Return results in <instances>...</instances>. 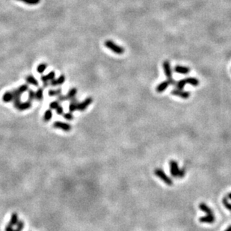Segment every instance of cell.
I'll list each match as a JSON object with an SVG mask.
<instances>
[{
    "mask_svg": "<svg viewBox=\"0 0 231 231\" xmlns=\"http://www.w3.org/2000/svg\"><path fill=\"white\" fill-rule=\"evenodd\" d=\"M187 84H189V85H193V86H197V85H199V80L194 77L186 78L184 80H180L179 82H177L176 86H177V88L182 89L185 85H187Z\"/></svg>",
    "mask_w": 231,
    "mask_h": 231,
    "instance_id": "1",
    "label": "cell"
},
{
    "mask_svg": "<svg viewBox=\"0 0 231 231\" xmlns=\"http://www.w3.org/2000/svg\"><path fill=\"white\" fill-rule=\"evenodd\" d=\"M154 173L156 177H159L161 180H162L163 182L168 186H172L173 185V180H171V178H170L166 173H165V171L162 169L161 168H156L154 170Z\"/></svg>",
    "mask_w": 231,
    "mask_h": 231,
    "instance_id": "2",
    "label": "cell"
},
{
    "mask_svg": "<svg viewBox=\"0 0 231 231\" xmlns=\"http://www.w3.org/2000/svg\"><path fill=\"white\" fill-rule=\"evenodd\" d=\"M105 46L108 48V49L112 50V52H114V53H116V54L122 55L123 53H124V49H123V47H121V46L117 45V44H116L115 43H114V42L112 41V40H106V41L105 42Z\"/></svg>",
    "mask_w": 231,
    "mask_h": 231,
    "instance_id": "3",
    "label": "cell"
},
{
    "mask_svg": "<svg viewBox=\"0 0 231 231\" xmlns=\"http://www.w3.org/2000/svg\"><path fill=\"white\" fill-rule=\"evenodd\" d=\"M176 84H177V82L173 79L168 80L167 81H164L162 82H161L160 84H159L157 85V87H156V90L157 93H162L163 91H165V90L168 88V87L170 85H176Z\"/></svg>",
    "mask_w": 231,
    "mask_h": 231,
    "instance_id": "4",
    "label": "cell"
},
{
    "mask_svg": "<svg viewBox=\"0 0 231 231\" xmlns=\"http://www.w3.org/2000/svg\"><path fill=\"white\" fill-rule=\"evenodd\" d=\"M170 165V172H171V175L173 177H179V173H180V168L178 166V163L175 160H171L169 162Z\"/></svg>",
    "mask_w": 231,
    "mask_h": 231,
    "instance_id": "5",
    "label": "cell"
},
{
    "mask_svg": "<svg viewBox=\"0 0 231 231\" xmlns=\"http://www.w3.org/2000/svg\"><path fill=\"white\" fill-rule=\"evenodd\" d=\"M53 127L56 129H61L64 132H70L72 130V126L67 123H64L61 121H56L53 123Z\"/></svg>",
    "mask_w": 231,
    "mask_h": 231,
    "instance_id": "6",
    "label": "cell"
},
{
    "mask_svg": "<svg viewBox=\"0 0 231 231\" xmlns=\"http://www.w3.org/2000/svg\"><path fill=\"white\" fill-rule=\"evenodd\" d=\"M171 94L173 96H177L182 99H188L190 97V93L188 91H184L182 89H174L171 91Z\"/></svg>",
    "mask_w": 231,
    "mask_h": 231,
    "instance_id": "7",
    "label": "cell"
},
{
    "mask_svg": "<svg viewBox=\"0 0 231 231\" xmlns=\"http://www.w3.org/2000/svg\"><path fill=\"white\" fill-rule=\"evenodd\" d=\"M92 101H93L92 98L88 97L87 98V99H85L83 102L79 103L77 104V110L82 111H82H85V109L88 108V106H89L92 103Z\"/></svg>",
    "mask_w": 231,
    "mask_h": 231,
    "instance_id": "8",
    "label": "cell"
},
{
    "mask_svg": "<svg viewBox=\"0 0 231 231\" xmlns=\"http://www.w3.org/2000/svg\"><path fill=\"white\" fill-rule=\"evenodd\" d=\"M163 70H164V73L165 74L166 77L168 78V80H171L172 79V71L171 68V64L170 62L168 61H165L163 62Z\"/></svg>",
    "mask_w": 231,
    "mask_h": 231,
    "instance_id": "9",
    "label": "cell"
},
{
    "mask_svg": "<svg viewBox=\"0 0 231 231\" xmlns=\"http://www.w3.org/2000/svg\"><path fill=\"white\" fill-rule=\"evenodd\" d=\"M199 209H200L201 211L204 212L206 213V215H210V216H214V214H213L212 210H211V208H210L209 206L206 205L205 203H200L199 204Z\"/></svg>",
    "mask_w": 231,
    "mask_h": 231,
    "instance_id": "10",
    "label": "cell"
},
{
    "mask_svg": "<svg viewBox=\"0 0 231 231\" xmlns=\"http://www.w3.org/2000/svg\"><path fill=\"white\" fill-rule=\"evenodd\" d=\"M215 221V217L210 216V215H205V216L200 217L199 219V221L200 223H207V224H212Z\"/></svg>",
    "mask_w": 231,
    "mask_h": 231,
    "instance_id": "11",
    "label": "cell"
},
{
    "mask_svg": "<svg viewBox=\"0 0 231 231\" xmlns=\"http://www.w3.org/2000/svg\"><path fill=\"white\" fill-rule=\"evenodd\" d=\"M174 71L177 73L180 74H187L189 73L190 69L187 67H184V66H180V65H177L174 67Z\"/></svg>",
    "mask_w": 231,
    "mask_h": 231,
    "instance_id": "12",
    "label": "cell"
},
{
    "mask_svg": "<svg viewBox=\"0 0 231 231\" xmlns=\"http://www.w3.org/2000/svg\"><path fill=\"white\" fill-rule=\"evenodd\" d=\"M65 81V76L64 75H62L60 76L57 79V80H53L51 81L50 85H53V86H56V85H61Z\"/></svg>",
    "mask_w": 231,
    "mask_h": 231,
    "instance_id": "13",
    "label": "cell"
},
{
    "mask_svg": "<svg viewBox=\"0 0 231 231\" xmlns=\"http://www.w3.org/2000/svg\"><path fill=\"white\" fill-rule=\"evenodd\" d=\"M2 100L5 103H10V102L14 100V95H13L11 91H7L3 94L2 97Z\"/></svg>",
    "mask_w": 231,
    "mask_h": 231,
    "instance_id": "14",
    "label": "cell"
},
{
    "mask_svg": "<svg viewBox=\"0 0 231 231\" xmlns=\"http://www.w3.org/2000/svg\"><path fill=\"white\" fill-rule=\"evenodd\" d=\"M32 107V102L29 101L28 100L27 102H25V103H21L20 104L18 107H17V109L20 111H24L26 110V109H29Z\"/></svg>",
    "mask_w": 231,
    "mask_h": 231,
    "instance_id": "15",
    "label": "cell"
},
{
    "mask_svg": "<svg viewBox=\"0 0 231 231\" xmlns=\"http://www.w3.org/2000/svg\"><path fill=\"white\" fill-rule=\"evenodd\" d=\"M55 76H56V73L53 71V72H50L49 73L47 74V75L42 76L41 80L43 82H48V81H52V80H54Z\"/></svg>",
    "mask_w": 231,
    "mask_h": 231,
    "instance_id": "16",
    "label": "cell"
},
{
    "mask_svg": "<svg viewBox=\"0 0 231 231\" xmlns=\"http://www.w3.org/2000/svg\"><path fill=\"white\" fill-rule=\"evenodd\" d=\"M19 222V218H18V215L16 214V213L14 212L11 215V220H10L9 223L8 224H9L10 226H11V227H13V226L14 225H16L17 224V223Z\"/></svg>",
    "mask_w": 231,
    "mask_h": 231,
    "instance_id": "17",
    "label": "cell"
},
{
    "mask_svg": "<svg viewBox=\"0 0 231 231\" xmlns=\"http://www.w3.org/2000/svg\"><path fill=\"white\" fill-rule=\"evenodd\" d=\"M78 101L77 99H75V98H73L71 99V102L70 103V106H69V111L70 112H73L74 111H76L77 109V104H78Z\"/></svg>",
    "mask_w": 231,
    "mask_h": 231,
    "instance_id": "18",
    "label": "cell"
},
{
    "mask_svg": "<svg viewBox=\"0 0 231 231\" xmlns=\"http://www.w3.org/2000/svg\"><path fill=\"white\" fill-rule=\"evenodd\" d=\"M25 80H26L27 83L30 84V85H34V86H38V80H37L34 77V76H32V75H30V76H28Z\"/></svg>",
    "mask_w": 231,
    "mask_h": 231,
    "instance_id": "19",
    "label": "cell"
},
{
    "mask_svg": "<svg viewBox=\"0 0 231 231\" xmlns=\"http://www.w3.org/2000/svg\"><path fill=\"white\" fill-rule=\"evenodd\" d=\"M52 117H53V113H52V111L50 109H48L44 113V115H43V121L44 122H48V121H50L52 119Z\"/></svg>",
    "mask_w": 231,
    "mask_h": 231,
    "instance_id": "20",
    "label": "cell"
},
{
    "mask_svg": "<svg viewBox=\"0 0 231 231\" xmlns=\"http://www.w3.org/2000/svg\"><path fill=\"white\" fill-rule=\"evenodd\" d=\"M77 89L76 88H71V90H69L68 93H67V99H73V98L75 97V96H76V94H77Z\"/></svg>",
    "mask_w": 231,
    "mask_h": 231,
    "instance_id": "21",
    "label": "cell"
},
{
    "mask_svg": "<svg viewBox=\"0 0 231 231\" xmlns=\"http://www.w3.org/2000/svg\"><path fill=\"white\" fill-rule=\"evenodd\" d=\"M43 88H38V90L35 92V99L38 101H40L43 99Z\"/></svg>",
    "mask_w": 231,
    "mask_h": 231,
    "instance_id": "22",
    "label": "cell"
},
{
    "mask_svg": "<svg viewBox=\"0 0 231 231\" xmlns=\"http://www.w3.org/2000/svg\"><path fill=\"white\" fill-rule=\"evenodd\" d=\"M222 204H223V205H224V207H225L227 210L231 211V204L230 203H229V201H228V198L227 196L222 199Z\"/></svg>",
    "mask_w": 231,
    "mask_h": 231,
    "instance_id": "23",
    "label": "cell"
},
{
    "mask_svg": "<svg viewBox=\"0 0 231 231\" xmlns=\"http://www.w3.org/2000/svg\"><path fill=\"white\" fill-rule=\"evenodd\" d=\"M47 64L45 63L40 64L38 66V67H37V71H38V73H43L45 71L46 69H47Z\"/></svg>",
    "mask_w": 231,
    "mask_h": 231,
    "instance_id": "24",
    "label": "cell"
},
{
    "mask_svg": "<svg viewBox=\"0 0 231 231\" xmlns=\"http://www.w3.org/2000/svg\"><path fill=\"white\" fill-rule=\"evenodd\" d=\"M62 94V89L58 88L57 90H49V95L50 97H55V96H59Z\"/></svg>",
    "mask_w": 231,
    "mask_h": 231,
    "instance_id": "25",
    "label": "cell"
},
{
    "mask_svg": "<svg viewBox=\"0 0 231 231\" xmlns=\"http://www.w3.org/2000/svg\"><path fill=\"white\" fill-rule=\"evenodd\" d=\"M19 1L23 2L26 4H29V5H36V4L40 2V0H19Z\"/></svg>",
    "mask_w": 231,
    "mask_h": 231,
    "instance_id": "26",
    "label": "cell"
},
{
    "mask_svg": "<svg viewBox=\"0 0 231 231\" xmlns=\"http://www.w3.org/2000/svg\"><path fill=\"white\" fill-rule=\"evenodd\" d=\"M24 228V222L22 221H19V222L16 224V230L17 231H22Z\"/></svg>",
    "mask_w": 231,
    "mask_h": 231,
    "instance_id": "27",
    "label": "cell"
},
{
    "mask_svg": "<svg viewBox=\"0 0 231 231\" xmlns=\"http://www.w3.org/2000/svg\"><path fill=\"white\" fill-rule=\"evenodd\" d=\"M35 99V93L32 90H29V101H32Z\"/></svg>",
    "mask_w": 231,
    "mask_h": 231,
    "instance_id": "28",
    "label": "cell"
},
{
    "mask_svg": "<svg viewBox=\"0 0 231 231\" xmlns=\"http://www.w3.org/2000/svg\"><path fill=\"white\" fill-rule=\"evenodd\" d=\"M59 102L58 101H54V102H52V103L49 104V107H50L51 109H56V108H58V106H59Z\"/></svg>",
    "mask_w": 231,
    "mask_h": 231,
    "instance_id": "29",
    "label": "cell"
},
{
    "mask_svg": "<svg viewBox=\"0 0 231 231\" xmlns=\"http://www.w3.org/2000/svg\"><path fill=\"white\" fill-rule=\"evenodd\" d=\"M64 118L67 120V121H72V120H73V115L71 112H69V113H66V114H64Z\"/></svg>",
    "mask_w": 231,
    "mask_h": 231,
    "instance_id": "30",
    "label": "cell"
},
{
    "mask_svg": "<svg viewBox=\"0 0 231 231\" xmlns=\"http://www.w3.org/2000/svg\"><path fill=\"white\" fill-rule=\"evenodd\" d=\"M18 89L20 92L23 94V93L25 92V91H27V90H29V87H28L27 85H21L20 87H19Z\"/></svg>",
    "mask_w": 231,
    "mask_h": 231,
    "instance_id": "31",
    "label": "cell"
},
{
    "mask_svg": "<svg viewBox=\"0 0 231 231\" xmlns=\"http://www.w3.org/2000/svg\"><path fill=\"white\" fill-rule=\"evenodd\" d=\"M67 99H67V96H64V95H62V94H61V95L58 96V99H57V100H58L59 103H62V102L66 101V100H67Z\"/></svg>",
    "mask_w": 231,
    "mask_h": 231,
    "instance_id": "32",
    "label": "cell"
},
{
    "mask_svg": "<svg viewBox=\"0 0 231 231\" xmlns=\"http://www.w3.org/2000/svg\"><path fill=\"white\" fill-rule=\"evenodd\" d=\"M186 175V169L185 168H182L180 170V173H179V178H182Z\"/></svg>",
    "mask_w": 231,
    "mask_h": 231,
    "instance_id": "33",
    "label": "cell"
},
{
    "mask_svg": "<svg viewBox=\"0 0 231 231\" xmlns=\"http://www.w3.org/2000/svg\"><path fill=\"white\" fill-rule=\"evenodd\" d=\"M63 112H64V109L61 106H59L58 108H56V113L58 114H63Z\"/></svg>",
    "mask_w": 231,
    "mask_h": 231,
    "instance_id": "34",
    "label": "cell"
},
{
    "mask_svg": "<svg viewBox=\"0 0 231 231\" xmlns=\"http://www.w3.org/2000/svg\"><path fill=\"white\" fill-rule=\"evenodd\" d=\"M14 228H13V227H11V226H10L9 224H8L7 226L5 227V231H14Z\"/></svg>",
    "mask_w": 231,
    "mask_h": 231,
    "instance_id": "35",
    "label": "cell"
},
{
    "mask_svg": "<svg viewBox=\"0 0 231 231\" xmlns=\"http://www.w3.org/2000/svg\"><path fill=\"white\" fill-rule=\"evenodd\" d=\"M224 231H231V225H230L229 227H228V228H227V229H226Z\"/></svg>",
    "mask_w": 231,
    "mask_h": 231,
    "instance_id": "36",
    "label": "cell"
},
{
    "mask_svg": "<svg viewBox=\"0 0 231 231\" xmlns=\"http://www.w3.org/2000/svg\"><path fill=\"white\" fill-rule=\"evenodd\" d=\"M227 197H228V198L230 199V200H231V192H230V193L228 194V195H227Z\"/></svg>",
    "mask_w": 231,
    "mask_h": 231,
    "instance_id": "37",
    "label": "cell"
}]
</instances>
